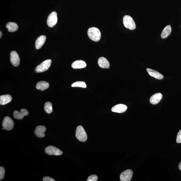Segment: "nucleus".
Listing matches in <instances>:
<instances>
[{"mask_svg":"<svg viewBox=\"0 0 181 181\" xmlns=\"http://www.w3.org/2000/svg\"><path fill=\"white\" fill-rule=\"evenodd\" d=\"M88 35L91 40L95 42H98L101 38L100 31L97 28L92 27L89 28L88 31Z\"/></svg>","mask_w":181,"mask_h":181,"instance_id":"1","label":"nucleus"},{"mask_svg":"<svg viewBox=\"0 0 181 181\" xmlns=\"http://www.w3.org/2000/svg\"><path fill=\"white\" fill-rule=\"evenodd\" d=\"M76 136L77 139L82 142L86 141L87 139L86 132L82 126L79 125L76 129Z\"/></svg>","mask_w":181,"mask_h":181,"instance_id":"2","label":"nucleus"},{"mask_svg":"<svg viewBox=\"0 0 181 181\" xmlns=\"http://www.w3.org/2000/svg\"><path fill=\"white\" fill-rule=\"evenodd\" d=\"M124 26L127 29L134 30L136 29V25L134 20L131 16L126 15L124 16L123 19Z\"/></svg>","mask_w":181,"mask_h":181,"instance_id":"3","label":"nucleus"},{"mask_svg":"<svg viewBox=\"0 0 181 181\" xmlns=\"http://www.w3.org/2000/svg\"><path fill=\"white\" fill-rule=\"evenodd\" d=\"M52 62V60L50 59L44 61L41 64L36 67L35 72L37 73L45 72L50 68Z\"/></svg>","mask_w":181,"mask_h":181,"instance_id":"4","label":"nucleus"},{"mask_svg":"<svg viewBox=\"0 0 181 181\" xmlns=\"http://www.w3.org/2000/svg\"><path fill=\"white\" fill-rule=\"evenodd\" d=\"M45 152L46 154L50 155L59 156L63 153V152L60 150L52 146L47 147L45 149Z\"/></svg>","mask_w":181,"mask_h":181,"instance_id":"5","label":"nucleus"},{"mask_svg":"<svg viewBox=\"0 0 181 181\" xmlns=\"http://www.w3.org/2000/svg\"><path fill=\"white\" fill-rule=\"evenodd\" d=\"M57 14L55 12H52L49 15L47 23L49 27L52 28L56 25L58 22Z\"/></svg>","mask_w":181,"mask_h":181,"instance_id":"6","label":"nucleus"},{"mask_svg":"<svg viewBox=\"0 0 181 181\" xmlns=\"http://www.w3.org/2000/svg\"><path fill=\"white\" fill-rule=\"evenodd\" d=\"M2 125L4 129L7 131H10L13 129L14 123L11 118L6 117L3 120Z\"/></svg>","mask_w":181,"mask_h":181,"instance_id":"7","label":"nucleus"},{"mask_svg":"<svg viewBox=\"0 0 181 181\" xmlns=\"http://www.w3.org/2000/svg\"><path fill=\"white\" fill-rule=\"evenodd\" d=\"M10 61L14 66L17 67L20 64V58L17 52L13 51L10 53Z\"/></svg>","mask_w":181,"mask_h":181,"instance_id":"8","label":"nucleus"},{"mask_svg":"<svg viewBox=\"0 0 181 181\" xmlns=\"http://www.w3.org/2000/svg\"><path fill=\"white\" fill-rule=\"evenodd\" d=\"M133 175V172L131 169L126 170L122 172L120 176L121 181H131Z\"/></svg>","mask_w":181,"mask_h":181,"instance_id":"9","label":"nucleus"},{"mask_svg":"<svg viewBox=\"0 0 181 181\" xmlns=\"http://www.w3.org/2000/svg\"><path fill=\"white\" fill-rule=\"evenodd\" d=\"M29 114V113L27 109H22L20 112L15 110L14 112V117L15 119L18 120H21L24 118V117L26 116Z\"/></svg>","mask_w":181,"mask_h":181,"instance_id":"10","label":"nucleus"},{"mask_svg":"<svg viewBox=\"0 0 181 181\" xmlns=\"http://www.w3.org/2000/svg\"><path fill=\"white\" fill-rule=\"evenodd\" d=\"M46 128L44 126L39 125L36 128L35 134L37 137L42 138L45 137V132L46 131Z\"/></svg>","mask_w":181,"mask_h":181,"instance_id":"11","label":"nucleus"},{"mask_svg":"<svg viewBox=\"0 0 181 181\" xmlns=\"http://www.w3.org/2000/svg\"><path fill=\"white\" fill-rule=\"evenodd\" d=\"M127 109V106L123 104H119L116 105L111 109L113 112L122 113L125 112Z\"/></svg>","mask_w":181,"mask_h":181,"instance_id":"12","label":"nucleus"},{"mask_svg":"<svg viewBox=\"0 0 181 181\" xmlns=\"http://www.w3.org/2000/svg\"><path fill=\"white\" fill-rule=\"evenodd\" d=\"M162 95L161 93H157L152 95L150 99V103L152 104L155 105L157 104L161 100L162 98Z\"/></svg>","mask_w":181,"mask_h":181,"instance_id":"13","label":"nucleus"},{"mask_svg":"<svg viewBox=\"0 0 181 181\" xmlns=\"http://www.w3.org/2000/svg\"><path fill=\"white\" fill-rule=\"evenodd\" d=\"M46 37L41 35L38 37L35 42V47L37 49H39L43 46L46 40Z\"/></svg>","mask_w":181,"mask_h":181,"instance_id":"14","label":"nucleus"},{"mask_svg":"<svg viewBox=\"0 0 181 181\" xmlns=\"http://www.w3.org/2000/svg\"><path fill=\"white\" fill-rule=\"evenodd\" d=\"M147 71L150 76L153 77L156 79H159V80H161V79H163L164 78L163 75L161 74L160 73L157 72V71L149 68H147Z\"/></svg>","mask_w":181,"mask_h":181,"instance_id":"15","label":"nucleus"},{"mask_svg":"<svg viewBox=\"0 0 181 181\" xmlns=\"http://www.w3.org/2000/svg\"><path fill=\"white\" fill-rule=\"evenodd\" d=\"M98 64L100 67L103 68H108L110 67V64L106 58L101 57L98 60Z\"/></svg>","mask_w":181,"mask_h":181,"instance_id":"16","label":"nucleus"},{"mask_svg":"<svg viewBox=\"0 0 181 181\" xmlns=\"http://www.w3.org/2000/svg\"><path fill=\"white\" fill-rule=\"evenodd\" d=\"M86 63L82 60H76L73 62L72 65V68L74 69H80L86 68Z\"/></svg>","mask_w":181,"mask_h":181,"instance_id":"17","label":"nucleus"},{"mask_svg":"<svg viewBox=\"0 0 181 181\" xmlns=\"http://www.w3.org/2000/svg\"><path fill=\"white\" fill-rule=\"evenodd\" d=\"M12 97L9 95H1L0 96V104L5 105L11 102L12 100Z\"/></svg>","mask_w":181,"mask_h":181,"instance_id":"18","label":"nucleus"},{"mask_svg":"<svg viewBox=\"0 0 181 181\" xmlns=\"http://www.w3.org/2000/svg\"><path fill=\"white\" fill-rule=\"evenodd\" d=\"M49 83L44 81H40L36 85V88L38 90L43 91L47 89L49 87Z\"/></svg>","mask_w":181,"mask_h":181,"instance_id":"19","label":"nucleus"},{"mask_svg":"<svg viewBox=\"0 0 181 181\" xmlns=\"http://www.w3.org/2000/svg\"><path fill=\"white\" fill-rule=\"evenodd\" d=\"M6 27L7 28L8 31L12 32L17 31L18 29L17 24L14 22H8L6 25Z\"/></svg>","mask_w":181,"mask_h":181,"instance_id":"20","label":"nucleus"},{"mask_svg":"<svg viewBox=\"0 0 181 181\" xmlns=\"http://www.w3.org/2000/svg\"><path fill=\"white\" fill-rule=\"evenodd\" d=\"M172 32V27L170 25H167L164 28L161 34V37L165 39L168 37Z\"/></svg>","mask_w":181,"mask_h":181,"instance_id":"21","label":"nucleus"},{"mask_svg":"<svg viewBox=\"0 0 181 181\" xmlns=\"http://www.w3.org/2000/svg\"><path fill=\"white\" fill-rule=\"evenodd\" d=\"M45 111L48 114H50L52 112L53 108L52 103L48 102L45 103L44 106Z\"/></svg>","mask_w":181,"mask_h":181,"instance_id":"22","label":"nucleus"},{"mask_svg":"<svg viewBox=\"0 0 181 181\" xmlns=\"http://www.w3.org/2000/svg\"><path fill=\"white\" fill-rule=\"evenodd\" d=\"M72 87H81V88H86L87 87V85L86 83L82 81H78L75 82L72 85Z\"/></svg>","mask_w":181,"mask_h":181,"instance_id":"23","label":"nucleus"},{"mask_svg":"<svg viewBox=\"0 0 181 181\" xmlns=\"http://www.w3.org/2000/svg\"><path fill=\"white\" fill-rule=\"evenodd\" d=\"M5 168L1 166L0 167V180H2L3 178L5 176Z\"/></svg>","mask_w":181,"mask_h":181,"instance_id":"24","label":"nucleus"},{"mask_svg":"<svg viewBox=\"0 0 181 181\" xmlns=\"http://www.w3.org/2000/svg\"><path fill=\"white\" fill-rule=\"evenodd\" d=\"M98 180V176L96 175H92L89 176L87 179V181H96Z\"/></svg>","mask_w":181,"mask_h":181,"instance_id":"25","label":"nucleus"},{"mask_svg":"<svg viewBox=\"0 0 181 181\" xmlns=\"http://www.w3.org/2000/svg\"><path fill=\"white\" fill-rule=\"evenodd\" d=\"M176 142L178 143H181V129L178 132L177 136Z\"/></svg>","mask_w":181,"mask_h":181,"instance_id":"26","label":"nucleus"},{"mask_svg":"<svg viewBox=\"0 0 181 181\" xmlns=\"http://www.w3.org/2000/svg\"><path fill=\"white\" fill-rule=\"evenodd\" d=\"M43 181H55L52 178L49 177H45L43 180Z\"/></svg>","mask_w":181,"mask_h":181,"instance_id":"27","label":"nucleus"},{"mask_svg":"<svg viewBox=\"0 0 181 181\" xmlns=\"http://www.w3.org/2000/svg\"><path fill=\"white\" fill-rule=\"evenodd\" d=\"M179 168L180 170H181V161L179 165Z\"/></svg>","mask_w":181,"mask_h":181,"instance_id":"28","label":"nucleus"},{"mask_svg":"<svg viewBox=\"0 0 181 181\" xmlns=\"http://www.w3.org/2000/svg\"><path fill=\"white\" fill-rule=\"evenodd\" d=\"M0 34H1V35H0V38H1L2 36V33L1 31H0Z\"/></svg>","mask_w":181,"mask_h":181,"instance_id":"29","label":"nucleus"}]
</instances>
